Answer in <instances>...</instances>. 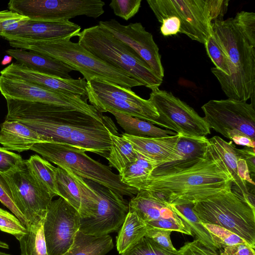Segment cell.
Wrapping results in <instances>:
<instances>
[{"label":"cell","mask_w":255,"mask_h":255,"mask_svg":"<svg viewBox=\"0 0 255 255\" xmlns=\"http://www.w3.org/2000/svg\"><path fill=\"white\" fill-rule=\"evenodd\" d=\"M6 119L17 121L42 135L45 142L67 144L108 156L109 130L92 117L64 107L45 103L9 99Z\"/></svg>","instance_id":"6da1fadb"},{"label":"cell","mask_w":255,"mask_h":255,"mask_svg":"<svg viewBox=\"0 0 255 255\" xmlns=\"http://www.w3.org/2000/svg\"><path fill=\"white\" fill-rule=\"evenodd\" d=\"M205 155L181 168L152 171L142 190L169 205L194 204L232 187L233 181L209 142Z\"/></svg>","instance_id":"7a4b0ae2"},{"label":"cell","mask_w":255,"mask_h":255,"mask_svg":"<svg viewBox=\"0 0 255 255\" xmlns=\"http://www.w3.org/2000/svg\"><path fill=\"white\" fill-rule=\"evenodd\" d=\"M212 28L229 59L231 75L214 67L211 72L229 99L247 102L255 93V13L238 12L234 17L213 21Z\"/></svg>","instance_id":"3957f363"},{"label":"cell","mask_w":255,"mask_h":255,"mask_svg":"<svg viewBox=\"0 0 255 255\" xmlns=\"http://www.w3.org/2000/svg\"><path fill=\"white\" fill-rule=\"evenodd\" d=\"M0 36L13 48L45 54L63 62L81 73L86 82L96 79L128 90L142 86L124 70L104 62L71 39L35 40Z\"/></svg>","instance_id":"277c9868"},{"label":"cell","mask_w":255,"mask_h":255,"mask_svg":"<svg viewBox=\"0 0 255 255\" xmlns=\"http://www.w3.org/2000/svg\"><path fill=\"white\" fill-rule=\"evenodd\" d=\"M78 43L104 62L122 69L142 86L159 88L163 79L127 44L99 24L85 28L78 34Z\"/></svg>","instance_id":"5b68a950"},{"label":"cell","mask_w":255,"mask_h":255,"mask_svg":"<svg viewBox=\"0 0 255 255\" xmlns=\"http://www.w3.org/2000/svg\"><path fill=\"white\" fill-rule=\"evenodd\" d=\"M159 22L163 19L177 17L181 22L180 33L204 45L212 33V23L223 19L229 0H147Z\"/></svg>","instance_id":"8992f818"},{"label":"cell","mask_w":255,"mask_h":255,"mask_svg":"<svg viewBox=\"0 0 255 255\" xmlns=\"http://www.w3.org/2000/svg\"><path fill=\"white\" fill-rule=\"evenodd\" d=\"M193 210L203 223L225 228L255 248V208L232 187L194 203Z\"/></svg>","instance_id":"52a82bcc"},{"label":"cell","mask_w":255,"mask_h":255,"mask_svg":"<svg viewBox=\"0 0 255 255\" xmlns=\"http://www.w3.org/2000/svg\"><path fill=\"white\" fill-rule=\"evenodd\" d=\"M30 150L57 166L69 169L83 179L98 183L123 196L132 197L138 192L124 184L119 175L114 173L111 167L92 158L84 150L52 142L36 143Z\"/></svg>","instance_id":"ba28073f"},{"label":"cell","mask_w":255,"mask_h":255,"mask_svg":"<svg viewBox=\"0 0 255 255\" xmlns=\"http://www.w3.org/2000/svg\"><path fill=\"white\" fill-rule=\"evenodd\" d=\"M87 98L100 113L115 111L166 128L149 99L128 90L98 79L87 82Z\"/></svg>","instance_id":"9c48e42d"},{"label":"cell","mask_w":255,"mask_h":255,"mask_svg":"<svg viewBox=\"0 0 255 255\" xmlns=\"http://www.w3.org/2000/svg\"><path fill=\"white\" fill-rule=\"evenodd\" d=\"M0 174L7 182L14 204L27 225L43 220L53 197L35 178L25 160L15 169Z\"/></svg>","instance_id":"30bf717a"},{"label":"cell","mask_w":255,"mask_h":255,"mask_svg":"<svg viewBox=\"0 0 255 255\" xmlns=\"http://www.w3.org/2000/svg\"><path fill=\"white\" fill-rule=\"evenodd\" d=\"M105 4L101 0H10L8 8L32 21H63L81 15L98 18Z\"/></svg>","instance_id":"8fae6325"},{"label":"cell","mask_w":255,"mask_h":255,"mask_svg":"<svg viewBox=\"0 0 255 255\" xmlns=\"http://www.w3.org/2000/svg\"><path fill=\"white\" fill-rule=\"evenodd\" d=\"M0 92L5 99L37 102L64 107L88 115L107 126L109 117L89 104L87 99L68 93L49 91L20 79L0 76Z\"/></svg>","instance_id":"7c38bea8"},{"label":"cell","mask_w":255,"mask_h":255,"mask_svg":"<svg viewBox=\"0 0 255 255\" xmlns=\"http://www.w3.org/2000/svg\"><path fill=\"white\" fill-rule=\"evenodd\" d=\"M149 99L167 129L192 136L206 137L210 134L211 129L204 118L172 93L157 88L151 90Z\"/></svg>","instance_id":"4fadbf2b"},{"label":"cell","mask_w":255,"mask_h":255,"mask_svg":"<svg viewBox=\"0 0 255 255\" xmlns=\"http://www.w3.org/2000/svg\"><path fill=\"white\" fill-rule=\"evenodd\" d=\"M252 103L231 99L211 100L201 109L210 129L226 137L238 130L255 140V108Z\"/></svg>","instance_id":"5bb4252c"},{"label":"cell","mask_w":255,"mask_h":255,"mask_svg":"<svg viewBox=\"0 0 255 255\" xmlns=\"http://www.w3.org/2000/svg\"><path fill=\"white\" fill-rule=\"evenodd\" d=\"M78 212L60 197L50 202L43 223L48 255H63L72 246L79 230Z\"/></svg>","instance_id":"9a60e30c"},{"label":"cell","mask_w":255,"mask_h":255,"mask_svg":"<svg viewBox=\"0 0 255 255\" xmlns=\"http://www.w3.org/2000/svg\"><path fill=\"white\" fill-rule=\"evenodd\" d=\"M98 201L95 215L81 219L79 230L88 235L104 236L119 231L129 211L124 196L96 182L88 180Z\"/></svg>","instance_id":"2e32d148"},{"label":"cell","mask_w":255,"mask_h":255,"mask_svg":"<svg viewBox=\"0 0 255 255\" xmlns=\"http://www.w3.org/2000/svg\"><path fill=\"white\" fill-rule=\"evenodd\" d=\"M99 25L117 38L128 45L146 63L151 69L161 78L164 76L159 48L152 35L140 22L123 25L115 19L100 21Z\"/></svg>","instance_id":"e0dca14e"},{"label":"cell","mask_w":255,"mask_h":255,"mask_svg":"<svg viewBox=\"0 0 255 255\" xmlns=\"http://www.w3.org/2000/svg\"><path fill=\"white\" fill-rule=\"evenodd\" d=\"M128 205L129 209L135 211L147 228L168 230L193 236L170 205L160 201L149 191H138L131 198Z\"/></svg>","instance_id":"ac0fdd59"},{"label":"cell","mask_w":255,"mask_h":255,"mask_svg":"<svg viewBox=\"0 0 255 255\" xmlns=\"http://www.w3.org/2000/svg\"><path fill=\"white\" fill-rule=\"evenodd\" d=\"M55 183L58 196L73 206L81 219L95 215L98 197L88 182L70 170L57 166Z\"/></svg>","instance_id":"d6986e66"},{"label":"cell","mask_w":255,"mask_h":255,"mask_svg":"<svg viewBox=\"0 0 255 255\" xmlns=\"http://www.w3.org/2000/svg\"><path fill=\"white\" fill-rule=\"evenodd\" d=\"M208 141L231 177L233 185L237 189L233 191L255 208V194L250 191L248 186V183L255 186V182L250 176L246 161L238 154L233 141L227 142L217 135L209 138Z\"/></svg>","instance_id":"ffe728a7"},{"label":"cell","mask_w":255,"mask_h":255,"mask_svg":"<svg viewBox=\"0 0 255 255\" xmlns=\"http://www.w3.org/2000/svg\"><path fill=\"white\" fill-rule=\"evenodd\" d=\"M0 73L1 76L24 80L49 91L87 97V82L84 78H60L30 70L17 63H12Z\"/></svg>","instance_id":"44dd1931"},{"label":"cell","mask_w":255,"mask_h":255,"mask_svg":"<svg viewBox=\"0 0 255 255\" xmlns=\"http://www.w3.org/2000/svg\"><path fill=\"white\" fill-rule=\"evenodd\" d=\"M81 27L69 21H40L29 20L18 28L3 33L11 37L35 40L69 38L77 36Z\"/></svg>","instance_id":"7402d4cb"},{"label":"cell","mask_w":255,"mask_h":255,"mask_svg":"<svg viewBox=\"0 0 255 255\" xmlns=\"http://www.w3.org/2000/svg\"><path fill=\"white\" fill-rule=\"evenodd\" d=\"M209 145L208 138L206 137L179 134L173 153L165 161L158 165L153 170L178 169L192 164L205 155Z\"/></svg>","instance_id":"603a6c76"},{"label":"cell","mask_w":255,"mask_h":255,"mask_svg":"<svg viewBox=\"0 0 255 255\" xmlns=\"http://www.w3.org/2000/svg\"><path fill=\"white\" fill-rule=\"evenodd\" d=\"M6 53L30 70L60 78H72L69 73L74 70L71 67L48 55L19 48L9 49Z\"/></svg>","instance_id":"cb8c5ba5"},{"label":"cell","mask_w":255,"mask_h":255,"mask_svg":"<svg viewBox=\"0 0 255 255\" xmlns=\"http://www.w3.org/2000/svg\"><path fill=\"white\" fill-rule=\"evenodd\" d=\"M121 135L131 143L137 153L154 162L157 166L173 153L179 137V134L155 138L135 136L125 132Z\"/></svg>","instance_id":"d4e9b609"},{"label":"cell","mask_w":255,"mask_h":255,"mask_svg":"<svg viewBox=\"0 0 255 255\" xmlns=\"http://www.w3.org/2000/svg\"><path fill=\"white\" fill-rule=\"evenodd\" d=\"M41 142H45L42 135L18 122L4 121L0 125V143L8 150H30Z\"/></svg>","instance_id":"484cf974"},{"label":"cell","mask_w":255,"mask_h":255,"mask_svg":"<svg viewBox=\"0 0 255 255\" xmlns=\"http://www.w3.org/2000/svg\"><path fill=\"white\" fill-rule=\"evenodd\" d=\"M147 229L145 222L134 211L129 209L116 237V247L120 255L132 249L145 236Z\"/></svg>","instance_id":"4316f807"},{"label":"cell","mask_w":255,"mask_h":255,"mask_svg":"<svg viewBox=\"0 0 255 255\" xmlns=\"http://www.w3.org/2000/svg\"><path fill=\"white\" fill-rule=\"evenodd\" d=\"M114 247L113 239L109 235L94 236L79 230L72 246L63 255H105Z\"/></svg>","instance_id":"83f0119b"},{"label":"cell","mask_w":255,"mask_h":255,"mask_svg":"<svg viewBox=\"0 0 255 255\" xmlns=\"http://www.w3.org/2000/svg\"><path fill=\"white\" fill-rule=\"evenodd\" d=\"M109 112L114 115L117 123L125 130V133L129 135L155 138L177 134L172 130L161 128L150 122L127 114L115 111Z\"/></svg>","instance_id":"f1b7e54d"},{"label":"cell","mask_w":255,"mask_h":255,"mask_svg":"<svg viewBox=\"0 0 255 255\" xmlns=\"http://www.w3.org/2000/svg\"><path fill=\"white\" fill-rule=\"evenodd\" d=\"M194 204L170 205L175 213L190 230L193 235L204 246L217 252L218 248L210 234L193 210Z\"/></svg>","instance_id":"f546056e"},{"label":"cell","mask_w":255,"mask_h":255,"mask_svg":"<svg viewBox=\"0 0 255 255\" xmlns=\"http://www.w3.org/2000/svg\"><path fill=\"white\" fill-rule=\"evenodd\" d=\"M156 166V163L137 153L136 159L119 175L124 184L138 191L143 189L148 177Z\"/></svg>","instance_id":"4dcf8cb0"},{"label":"cell","mask_w":255,"mask_h":255,"mask_svg":"<svg viewBox=\"0 0 255 255\" xmlns=\"http://www.w3.org/2000/svg\"><path fill=\"white\" fill-rule=\"evenodd\" d=\"M111 145L107 159L109 166L121 173L137 156L131 143L121 134H115L109 131Z\"/></svg>","instance_id":"1f68e13d"},{"label":"cell","mask_w":255,"mask_h":255,"mask_svg":"<svg viewBox=\"0 0 255 255\" xmlns=\"http://www.w3.org/2000/svg\"><path fill=\"white\" fill-rule=\"evenodd\" d=\"M25 160L35 178L52 197L58 196L55 183L57 167L37 154L31 155L28 159Z\"/></svg>","instance_id":"d6a6232c"},{"label":"cell","mask_w":255,"mask_h":255,"mask_svg":"<svg viewBox=\"0 0 255 255\" xmlns=\"http://www.w3.org/2000/svg\"><path fill=\"white\" fill-rule=\"evenodd\" d=\"M44 220L26 226V232L17 240L21 255H48L43 232Z\"/></svg>","instance_id":"836d02e7"},{"label":"cell","mask_w":255,"mask_h":255,"mask_svg":"<svg viewBox=\"0 0 255 255\" xmlns=\"http://www.w3.org/2000/svg\"><path fill=\"white\" fill-rule=\"evenodd\" d=\"M207 54L215 65V69L226 76L231 75L229 59L223 48L212 33L204 44Z\"/></svg>","instance_id":"e575fe53"},{"label":"cell","mask_w":255,"mask_h":255,"mask_svg":"<svg viewBox=\"0 0 255 255\" xmlns=\"http://www.w3.org/2000/svg\"><path fill=\"white\" fill-rule=\"evenodd\" d=\"M210 234L218 249L239 244H247L241 237L221 226L203 223Z\"/></svg>","instance_id":"d590c367"},{"label":"cell","mask_w":255,"mask_h":255,"mask_svg":"<svg viewBox=\"0 0 255 255\" xmlns=\"http://www.w3.org/2000/svg\"><path fill=\"white\" fill-rule=\"evenodd\" d=\"M122 255H181L179 250L171 251L143 237L132 249Z\"/></svg>","instance_id":"8d00e7d4"},{"label":"cell","mask_w":255,"mask_h":255,"mask_svg":"<svg viewBox=\"0 0 255 255\" xmlns=\"http://www.w3.org/2000/svg\"><path fill=\"white\" fill-rule=\"evenodd\" d=\"M0 230L18 240L26 232V228L14 214L0 208Z\"/></svg>","instance_id":"74e56055"},{"label":"cell","mask_w":255,"mask_h":255,"mask_svg":"<svg viewBox=\"0 0 255 255\" xmlns=\"http://www.w3.org/2000/svg\"><path fill=\"white\" fill-rule=\"evenodd\" d=\"M141 0H112L109 4L114 14L128 20L139 11Z\"/></svg>","instance_id":"f35d334b"},{"label":"cell","mask_w":255,"mask_h":255,"mask_svg":"<svg viewBox=\"0 0 255 255\" xmlns=\"http://www.w3.org/2000/svg\"><path fill=\"white\" fill-rule=\"evenodd\" d=\"M29 20L27 17L9 10L0 11V34L14 30Z\"/></svg>","instance_id":"ab89813d"},{"label":"cell","mask_w":255,"mask_h":255,"mask_svg":"<svg viewBox=\"0 0 255 255\" xmlns=\"http://www.w3.org/2000/svg\"><path fill=\"white\" fill-rule=\"evenodd\" d=\"M0 202L6 206L25 226L27 222L14 204L10 188L0 174Z\"/></svg>","instance_id":"60d3db41"},{"label":"cell","mask_w":255,"mask_h":255,"mask_svg":"<svg viewBox=\"0 0 255 255\" xmlns=\"http://www.w3.org/2000/svg\"><path fill=\"white\" fill-rule=\"evenodd\" d=\"M170 230L156 228H147L145 236L150 239L159 246L171 251H177L172 245Z\"/></svg>","instance_id":"b9f144b4"},{"label":"cell","mask_w":255,"mask_h":255,"mask_svg":"<svg viewBox=\"0 0 255 255\" xmlns=\"http://www.w3.org/2000/svg\"><path fill=\"white\" fill-rule=\"evenodd\" d=\"M23 160L20 155L0 147V173H7L15 169Z\"/></svg>","instance_id":"7bdbcfd3"},{"label":"cell","mask_w":255,"mask_h":255,"mask_svg":"<svg viewBox=\"0 0 255 255\" xmlns=\"http://www.w3.org/2000/svg\"><path fill=\"white\" fill-rule=\"evenodd\" d=\"M181 255H219L204 246L198 240L186 243L179 250Z\"/></svg>","instance_id":"ee69618b"},{"label":"cell","mask_w":255,"mask_h":255,"mask_svg":"<svg viewBox=\"0 0 255 255\" xmlns=\"http://www.w3.org/2000/svg\"><path fill=\"white\" fill-rule=\"evenodd\" d=\"M160 32L164 36H169L179 33L181 22L176 16H170L163 19Z\"/></svg>","instance_id":"f6af8a7d"},{"label":"cell","mask_w":255,"mask_h":255,"mask_svg":"<svg viewBox=\"0 0 255 255\" xmlns=\"http://www.w3.org/2000/svg\"><path fill=\"white\" fill-rule=\"evenodd\" d=\"M226 137L237 145L253 148L255 147V140L239 130L229 131Z\"/></svg>","instance_id":"bcb514c9"},{"label":"cell","mask_w":255,"mask_h":255,"mask_svg":"<svg viewBox=\"0 0 255 255\" xmlns=\"http://www.w3.org/2000/svg\"><path fill=\"white\" fill-rule=\"evenodd\" d=\"M221 255H255V249L248 244H239L227 246L220 253Z\"/></svg>","instance_id":"7dc6e473"},{"label":"cell","mask_w":255,"mask_h":255,"mask_svg":"<svg viewBox=\"0 0 255 255\" xmlns=\"http://www.w3.org/2000/svg\"><path fill=\"white\" fill-rule=\"evenodd\" d=\"M238 154L246 162L250 173L254 175L255 172V148L245 147L242 149L236 148Z\"/></svg>","instance_id":"c3c4849f"},{"label":"cell","mask_w":255,"mask_h":255,"mask_svg":"<svg viewBox=\"0 0 255 255\" xmlns=\"http://www.w3.org/2000/svg\"><path fill=\"white\" fill-rule=\"evenodd\" d=\"M0 248L7 249L9 246L7 244L0 240Z\"/></svg>","instance_id":"681fc988"},{"label":"cell","mask_w":255,"mask_h":255,"mask_svg":"<svg viewBox=\"0 0 255 255\" xmlns=\"http://www.w3.org/2000/svg\"></svg>","instance_id":"f907efd6"}]
</instances>
